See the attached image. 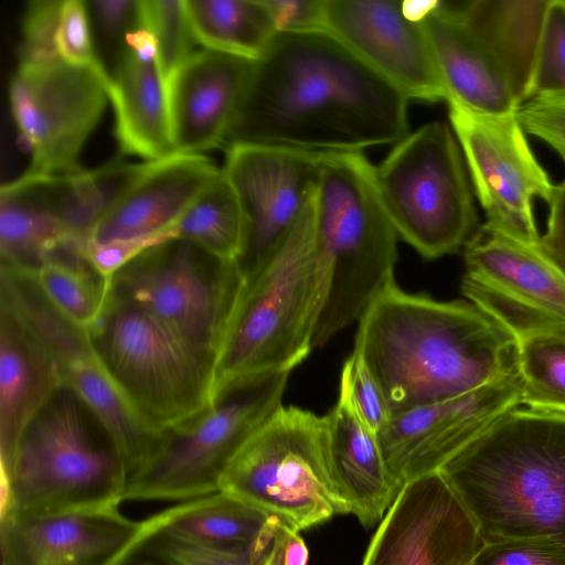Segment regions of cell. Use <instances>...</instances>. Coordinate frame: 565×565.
I'll use <instances>...</instances> for the list:
<instances>
[{"label": "cell", "mask_w": 565, "mask_h": 565, "mask_svg": "<svg viewBox=\"0 0 565 565\" xmlns=\"http://www.w3.org/2000/svg\"><path fill=\"white\" fill-rule=\"evenodd\" d=\"M409 99L328 30L279 31L252 73L230 145L362 152L409 132Z\"/></svg>", "instance_id": "1"}, {"label": "cell", "mask_w": 565, "mask_h": 565, "mask_svg": "<svg viewBox=\"0 0 565 565\" xmlns=\"http://www.w3.org/2000/svg\"><path fill=\"white\" fill-rule=\"evenodd\" d=\"M358 351L391 416L518 372V340L469 301L388 286L359 320Z\"/></svg>", "instance_id": "2"}, {"label": "cell", "mask_w": 565, "mask_h": 565, "mask_svg": "<svg viewBox=\"0 0 565 565\" xmlns=\"http://www.w3.org/2000/svg\"><path fill=\"white\" fill-rule=\"evenodd\" d=\"M486 544L565 546V414L516 407L439 470Z\"/></svg>", "instance_id": "3"}, {"label": "cell", "mask_w": 565, "mask_h": 565, "mask_svg": "<svg viewBox=\"0 0 565 565\" xmlns=\"http://www.w3.org/2000/svg\"><path fill=\"white\" fill-rule=\"evenodd\" d=\"M322 301L312 347L360 320L394 281L397 233L362 152L322 153L313 198Z\"/></svg>", "instance_id": "4"}, {"label": "cell", "mask_w": 565, "mask_h": 565, "mask_svg": "<svg viewBox=\"0 0 565 565\" xmlns=\"http://www.w3.org/2000/svg\"><path fill=\"white\" fill-rule=\"evenodd\" d=\"M313 198L274 255L245 280L215 363L213 398L242 380L290 372L313 349L322 301Z\"/></svg>", "instance_id": "5"}, {"label": "cell", "mask_w": 565, "mask_h": 565, "mask_svg": "<svg viewBox=\"0 0 565 565\" xmlns=\"http://www.w3.org/2000/svg\"><path fill=\"white\" fill-rule=\"evenodd\" d=\"M85 405L66 386L41 411L1 468V518H35L120 504L127 467L113 444L97 443Z\"/></svg>", "instance_id": "6"}, {"label": "cell", "mask_w": 565, "mask_h": 565, "mask_svg": "<svg viewBox=\"0 0 565 565\" xmlns=\"http://www.w3.org/2000/svg\"><path fill=\"white\" fill-rule=\"evenodd\" d=\"M87 331L113 380L157 435L211 405L213 364L145 309L109 296Z\"/></svg>", "instance_id": "7"}, {"label": "cell", "mask_w": 565, "mask_h": 565, "mask_svg": "<svg viewBox=\"0 0 565 565\" xmlns=\"http://www.w3.org/2000/svg\"><path fill=\"white\" fill-rule=\"evenodd\" d=\"M330 425L297 406L281 405L225 469V492L296 531L349 513L332 480Z\"/></svg>", "instance_id": "8"}, {"label": "cell", "mask_w": 565, "mask_h": 565, "mask_svg": "<svg viewBox=\"0 0 565 565\" xmlns=\"http://www.w3.org/2000/svg\"><path fill=\"white\" fill-rule=\"evenodd\" d=\"M288 376L281 372L236 382L200 414L162 433L129 476L124 500L186 501L220 491L231 460L282 405Z\"/></svg>", "instance_id": "9"}, {"label": "cell", "mask_w": 565, "mask_h": 565, "mask_svg": "<svg viewBox=\"0 0 565 565\" xmlns=\"http://www.w3.org/2000/svg\"><path fill=\"white\" fill-rule=\"evenodd\" d=\"M375 181L397 236L425 258L458 250L478 230L463 156L446 122H427L395 143Z\"/></svg>", "instance_id": "10"}, {"label": "cell", "mask_w": 565, "mask_h": 565, "mask_svg": "<svg viewBox=\"0 0 565 565\" xmlns=\"http://www.w3.org/2000/svg\"><path fill=\"white\" fill-rule=\"evenodd\" d=\"M237 262L171 238L136 255L111 277V298L136 305L214 366L244 287Z\"/></svg>", "instance_id": "11"}, {"label": "cell", "mask_w": 565, "mask_h": 565, "mask_svg": "<svg viewBox=\"0 0 565 565\" xmlns=\"http://www.w3.org/2000/svg\"><path fill=\"white\" fill-rule=\"evenodd\" d=\"M0 300L11 306L44 343L64 386L97 419L130 476L149 457L160 435L143 423L113 380L87 329L58 312L28 271L0 265Z\"/></svg>", "instance_id": "12"}, {"label": "cell", "mask_w": 565, "mask_h": 565, "mask_svg": "<svg viewBox=\"0 0 565 565\" xmlns=\"http://www.w3.org/2000/svg\"><path fill=\"white\" fill-rule=\"evenodd\" d=\"M461 292L518 342L565 333V276L532 243L487 223L466 243Z\"/></svg>", "instance_id": "13"}, {"label": "cell", "mask_w": 565, "mask_h": 565, "mask_svg": "<svg viewBox=\"0 0 565 565\" xmlns=\"http://www.w3.org/2000/svg\"><path fill=\"white\" fill-rule=\"evenodd\" d=\"M109 76L97 61L19 66L10 79L14 122L31 152L26 172L73 174L108 97Z\"/></svg>", "instance_id": "14"}, {"label": "cell", "mask_w": 565, "mask_h": 565, "mask_svg": "<svg viewBox=\"0 0 565 565\" xmlns=\"http://www.w3.org/2000/svg\"><path fill=\"white\" fill-rule=\"evenodd\" d=\"M450 127L461 149L487 224L540 243L534 199L550 201L555 184L534 156L514 114L493 115L449 100Z\"/></svg>", "instance_id": "15"}, {"label": "cell", "mask_w": 565, "mask_h": 565, "mask_svg": "<svg viewBox=\"0 0 565 565\" xmlns=\"http://www.w3.org/2000/svg\"><path fill=\"white\" fill-rule=\"evenodd\" d=\"M321 154L259 145L226 147L222 170L243 215L237 263L245 280L274 255L312 200Z\"/></svg>", "instance_id": "16"}, {"label": "cell", "mask_w": 565, "mask_h": 565, "mask_svg": "<svg viewBox=\"0 0 565 565\" xmlns=\"http://www.w3.org/2000/svg\"><path fill=\"white\" fill-rule=\"evenodd\" d=\"M484 544L472 516L435 471L402 487L361 565H473Z\"/></svg>", "instance_id": "17"}, {"label": "cell", "mask_w": 565, "mask_h": 565, "mask_svg": "<svg viewBox=\"0 0 565 565\" xmlns=\"http://www.w3.org/2000/svg\"><path fill=\"white\" fill-rule=\"evenodd\" d=\"M519 372L462 395L391 416L379 434L386 463L401 487L438 471L490 425L520 407Z\"/></svg>", "instance_id": "18"}, {"label": "cell", "mask_w": 565, "mask_h": 565, "mask_svg": "<svg viewBox=\"0 0 565 565\" xmlns=\"http://www.w3.org/2000/svg\"><path fill=\"white\" fill-rule=\"evenodd\" d=\"M326 30L408 99L448 102L420 19L404 1L326 0Z\"/></svg>", "instance_id": "19"}, {"label": "cell", "mask_w": 565, "mask_h": 565, "mask_svg": "<svg viewBox=\"0 0 565 565\" xmlns=\"http://www.w3.org/2000/svg\"><path fill=\"white\" fill-rule=\"evenodd\" d=\"M141 521L119 504L35 518H1V565H120Z\"/></svg>", "instance_id": "20"}, {"label": "cell", "mask_w": 565, "mask_h": 565, "mask_svg": "<svg viewBox=\"0 0 565 565\" xmlns=\"http://www.w3.org/2000/svg\"><path fill=\"white\" fill-rule=\"evenodd\" d=\"M254 61L202 49L167 78L175 153L202 154L226 143Z\"/></svg>", "instance_id": "21"}, {"label": "cell", "mask_w": 565, "mask_h": 565, "mask_svg": "<svg viewBox=\"0 0 565 565\" xmlns=\"http://www.w3.org/2000/svg\"><path fill=\"white\" fill-rule=\"evenodd\" d=\"M220 171L203 154L174 153L152 161L145 175L96 224L88 241L159 244L171 239L168 232Z\"/></svg>", "instance_id": "22"}, {"label": "cell", "mask_w": 565, "mask_h": 565, "mask_svg": "<svg viewBox=\"0 0 565 565\" xmlns=\"http://www.w3.org/2000/svg\"><path fill=\"white\" fill-rule=\"evenodd\" d=\"M108 76L120 151L147 161L174 154L167 82L150 32L137 29L127 34L126 46Z\"/></svg>", "instance_id": "23"}, {"label": "cell", "mask_w": 565, "mask_h": 565, "mask_svg": "<svg viewBox=\"0 0 565 565\" xmlns=\"http://www.w3.org/2000/svg\"><path fill=\"white\" fill-rule=\"evenodd\" d=\"M413 10L423 22L448 102L484 114H514L520 102L509 77L466 24L458 7L415 1Z\"/></svg>", "instance_id": "24"}, {"label": "cell", "mask_w": 565, "mask_h": 565, "mask_svg": "<svg viewBox=\"0 0 565 565\" xmlns=\"http://www.w3.org/2000/svg\"><path fill=\"white\" fill-rule=\"evenodd\" d=\"M64 386L44 343L0 300V463L7 467L22 435Z\"/></svg>", "instance_id": "25"}, {"label": "cell", "mask_w": 565, "mask_h": 565, "mask_svg": "<svg viewBox=\"0 0 565 565\" xmlns=\"http://www.w3.org/2000/svg\"><path fill=\"white\" fill-rule=\"evenodd\" d=\"M328 415L333 484L365 527L381 522L402 487L384 458L379 436L359 415L347 382L340 380L339 397Z\"/></svg>", "instance_id": "26"}, {"label": "cell", "mask_w": 565, "mask_h": 565, "mask_svg": "<svg viewBox=\"0 0 565 565\" xmlns=\"http://www.w3.org/2000/svg\"><path fill=\"white\" fill-rule=\"evenodd\" d=\"M278 519L225 493L183 501L141 521L139 536L161 533L196 545L260 558Z\"/></svg>", "instance_id": "27"}, {"label": "cell", "mask_w": 565, "mask_h": 565, "mask_svg": "<svg viewBox=\"0 0 565 565\" xmlns=\"http://www.w3.org/2000/svg\"><path fill=\"white\" fill-rule=\"evenodd\" d=\"M66 175L25 172L1 185V265L33 274L49 250L75 238L61 221Z\"/></svg>", "instance_id": "28"}, {"label": "cell", "mask_w": 565, "mask_h": 565, "mask_svg": "<svg viewBox=\"0 0 565 565\" xmlns=\"http://www.w3.org/2000/svg\"><path fill=\"white\" fill-rule=\"evenodd\" d=\"M550 0H477L458 7L469 29L497 58L520 104L530 84Z\"/></svg>", "instance_id": "29"}, {"label": "cell", "mask_w": 565, "mask_h": 565, "mask_svg": "<svg viewBox=\"0 0 565 565\" xmlns=\"http://www.w3.org/2000/svg\"><path fill=\"white\" fill-rule=\"evenodd\" d=\"M87 239L70 238L46 253L30 273L47 301L65 318L85 329L100 318L108 302L111 278L100 275L87 259Z\"/></svg>", "instance_id": "30"}, {"label": "cell", "mask_w": 565, "mask_h": 565, "mask_svg": "<svg viewBox=\"0 0 565 565\" xmlns=\"http://www.w3.org/2000/svg\"><path fill=\"white\" fill-rule=\"evenodd\" d=\"M196 43L252 61L266 50L277 25L266 0H183Z\"/></svg>", "instance_id": "31"}, {"label": "cell", "mask_w": 565, "mask_h": 565, "mask_svg": "<svg viewBox=\"0 0 565 565\" xmlns=\"http://www.w3.org/2000/svg\"><path fill=\"white\" fill-rule=\"evenodd\" d=\"M168 234L193 242L223 260L237 262L244 244L243 215L222 169Z\"/></svg>", "instance_id": "32"}, {"label": "cell", "mask_w": 565, "mask_h": 565, "mask_svg": "<svg viewBox=\"0 0 565 565\" xmlns=\"http://www.w3.org/2000/svg\"><path fill=\"white\" fill-rule=\"evenodd\" d=\"M521 403L565 414V333L539 334L518 342Z\"/></svg>", "instance_id": "33"}, {"label": "cell", "mask_w": 565, "mask_h": 565, "mask_svg": "<svg viewBox=\"0 0 565 565\" xmlns=\"http://www.w3.org/2000/svg\"><path fill=\"white\" fill-rule=\"evenodd\" d=\"M140 26L153 36L167 78L191 54L196 43L183 0H139Z\"/></svg>", "instance_id": "34"}, {"label": "cell", "mask_w": 565, "mask_h": 565, "mask_svg": "<svg viewBox=\"0 0 565 565\" xmlns=\"http://www.w3.org/2000/svg\"><path fill=\"white\" fill-rule=\"evenodd\" d=\"M564 94L565 0H550L524 100L539 96Z\"/></svg>", "instance_id": "35"}, {"label": "cell", "mask_w": 565, "mask_h": 565, "mask_svg": "<svg viewBox=\"0 0 565 565\" xmlns=\"http://www.w3.org/2000/svg\"><path fill=\"white\" fill-rule=\"evenodd\" d=\"M63 0H31L22 19L19 66H45L61 60L57 32Z\"/></svg>", "instance_id": "36"}, {"label": "cell", "mask_w": 565, "mask_h": 565, "mask_svg": "<svg viewBox=\"0 0 565 565\" xmlns=\"http://www.w3.org/2000/svg\"><path fill=\"white\" fill-rule=\"evenodd\" d=\"M350 390L353 404L364 424L377 436L391 418L383 390L362 359L353 350L341 371Z\"/></svg>", "instance_id": "37"}, {"label": "cell", "mask_w": 565, "mask_h": 565, "mask_svg": "<svg viewBox=\"0 0 565 565\" xmlns=\"http://www.w3.org/2000/svg\"><path fill=\"white\" fill-rule=\"evenodd\" d=\"M57 50L61 60L68 64L88 65L99 61L86 1L63 0Z\"/></svg>", "instance_id": "38"}, {"label": "cell", "mask_w": 565, "mask_h": 565, "mask_svg": "<svg viewBox=\"0 0 565 565\" xmlns=\"http://www.w3.org/2000/svg\"><path fill=\"white\" fill-rule=\"evenodd\" d=\"M515 117L525 132L543 140L565 161V94L526 99Z\"/></svg>", "instance_id": "39"}, {"label": "cell", "mask_w": 565, "mask_h": 565, "mask_svg": "<svg viewBox=\"0 0 565 565\" xmlns=\"http://www.w3.org/2000/svg\"><path fill=\"white\" fill-rule=\"evenodd\" d=\"M473 565H565V546L540 539L484 544Z\"/></svg>", "instance_id": "40"}, {"label": "cell", "mask_w": 565, "mask_h": 565, "mask_svg": "<svg viewBox=\"0 0 565 565\" xmlns=\"http://www.w3.org/2000/svg\"><path fill=\"white\" fill-rule=\"evenodd\" d=\"M93 35L116 45L121 53L128 33L141 29L139 0H90L86 1Z\"/></svg>", "instance_id": "41"}, {"label": "cell", "mask_w": 565, "mask_h": 565, "mask_svg": "<svg viewBox=\"0 0 565 565\" xmlns=\"http://www.w3.org/2000/svg\"><path fill=\"white\" fill-rule=\"evenodd\" d=\"M277 30L305 32L326 30V0H266Z\"/></svg>", "instance_id": "42"}, {"label": "cell", "mask_w": 565, "mask_h": 565, "mask_svg": "<svg viewBox=\"0 0 565 565\" xmlns=\"http://www.w3.org/2000/svg\"><path fill=\"white\" fill-rule=\"evenodd\" d=\"M548 204L546 231L540 244L544 254L565 276V179L555 184Z\"/></svg>", "instance_id": "43"}, {"label": "cell", "mask_w": 565, "mask_h": 565, "mask_svg": "<svg viewBox=\"0 0 565 565\" xmlns=\"http://www.w3.org/2000/svg\"><path fill=\"white\" fill-rule=\"evenodd\" d=\"M308 555L298 531L278 520L258 565H307Z\"/></svg>", "instance_id": "44"}]
</instances>
